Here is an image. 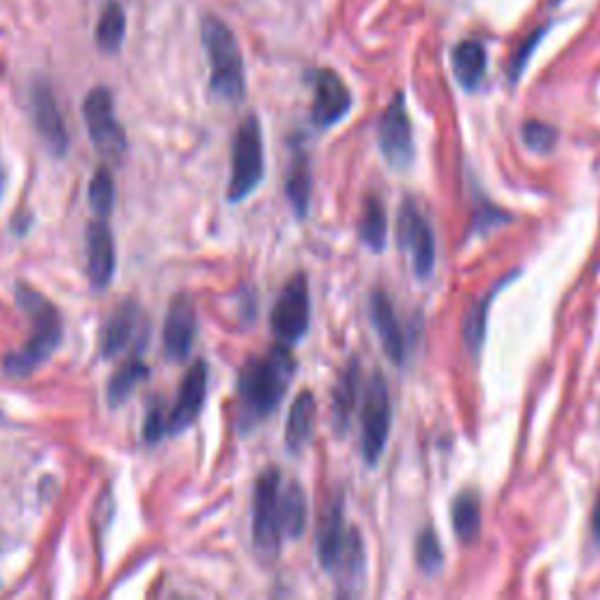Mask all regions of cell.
<instances>
[{"mask_svg": "<svg viewBox=\"0 0 600 600\" xmlns=\"http://www.w3.org/2000/svg\"><path fill=\"white\" fill-rule=\"evenodd\" d=\"M293 373H296V361L286 345L272 347L263 357H251L244 364L240 383H237L242 429H251L277 411L289 390Z\"/></svg>", "mask_w": 600, "mask_h": 600, "instance_id": "obj_1", "label": "cell"}, {"mask_svg": "<svg viewBox=\"0 0 600 600\" xmlns=\"http://www.w3.org/2000/svg\"><path fill=\"white\" fill-rule=\"evenodd\" d=\"M17 303L19 308L31 317V336H29V343H26L19 352L10 354L3 366L5 371L15 375V378H26V375L36 371V368L43 364L54 350H57L61 343V333H64V326H61L59 310L54 308L43 293L31 289V286L26 284L17 286Z\"/></svg>", "mask_w": 600, "mask_h": 600, "instance_id": "obj_2", "label": "cell"}, {"mask_svg": "<svg viewBox=\"0 0 600 600\" xmlns=\"http://www.w3.org/2000/svg\"><path fill=\"white\" fill-rule=\"evenodd\" d=\"M202 43L207 50L211 78V94L228 104H237L247 92V75H244V59L233 31L218 17L202 19Z\"/></svg>", "mask_w": 600, "mask_h": 600, "instance_id": "obj_3", "label": "cell"}, {"mask_svg": "<svg viewBox=\"0 0 600 600\" xmlns=\"http://www.w3.org/2000/svg\"><path fill=\"white\" fill-rule=\"evenodd\" d=\"M263 132L256 115H247L237 127L233 139V160H230L228 202H242L254 193L263 181Z\"/></svg>", "mask_w": 600, "mask_h": 600, "instance_id": "obj_4", "label": "cell"}, {"mask_svg": "<svg viewBox=\"0 0 600 600\" xmlns=\"http://www.w3.org/2000/svg\"><path fill=\"white\" fill-rule=\"evenodd\" d=\"M279 493H282V476L275 467L265 469L258 476L254 488V547L258 556L272 561L282 547V514H279Z\"/></svg>", "mask_w": 600, "mask_h": 600, "instance_id": "obj_5", "label": "cell"}, {"mask_svg": "<svg viewBox=\"0 0 600 600\" xmlns=\"http://www.w3.org/2000/svg\"><path fill=\"white\" fill-rule=\"evenodd\" d=\"M392 427V399L385 378L375 371L366 383L364 408H361V453L368 465L383 458Z\"/></svg>", "mask_w": 600, "mask_h": 600, "instance_id": "obj_6", "label": "cell"}, {"mask_svg": "<svg viewBox=\"0 0 600 600\" xmlns=\"http://www.w3.org/2000/svg\"><path fill=\"white\" fill-rule=\"evenodd\" d=\"M272 333L282 340L284 345L298 343L310 329V291L305 275L291 277L279 293L275 308L270 315Z\"/></svg>", "mask_w": 600, "mask_h": 600, "instance_id": "obj_7", "label": "cell"}, {"mask_svg": "<svg viewBox=\"0 0 600 600\" xmlns=\"http://www.w3.org/2000/svg\"><path fill=\"white\" fill-rule=\"evenodd\" d=\"M83 115L94 148H97L104 158H122V153H125L127 148V139L118 118H115L113 97L106 87H94V90L87 94L83 104Z\"/></svg>", "mask_w": 600, "mask_h": 600, "instance_id": "obj_8", "label": "cell"}, {"mask_svg": "<svg viewBox=\"0 0 600 600\" xmlns=\"http://www.w3.org/2000/svg\"><path fill=\"white\" fill-rule=\"evenodd\" d=\"M378 146L385 162L394 169H406L413 165L415 146H413V127L406 111V97L397 94L385 108L383 118L378 125Z\"/></svg>", "mask_w": 600, "mask_h": 600, "instance_id": "obj_9", "label": "cell"}, {"mask_svg": "<svg viewBox=\"0 0 600 600\" xmlns=\"http://www.w3.org/2000/svg\"><path fill=\"white\" fill-rule=\"evenodd\" d=\"M397 237L399 247L411 256L413 272L418 279H427L432 275L436 263V247H434V233L429 228L427 218L420 214V209L415 207L411 200L401 204L399 223H397Z\"/></svg>", "mask_w": 600, "mask_h": 600, "instance_id": "obj_10", "label": "cell"}, {"mask_svg": "<svg viewBox=\"0 0 600 600\" xmlns=\"http://www.w3.org/2000/svg\"><path fill=\"white\" fill-rule=\"evenodd\" d=\"M31 113L40 139L50 148V153L59 155V158L66 155L68 132L64 118H61L57 97H54L50 83H45V80H36L31 87Z\"/></svg>", "mask_w": 600, "mask_h": 600, "instance_id": "obj_11", "label": "cell"}, {"mask_svg": "<svg viewBox=\"0 0 600 600\" xmlns=\"http://www.w3.org/2000/svg\"><path fill=\"white\" fill-rule=\"evenodd\" d=\"M352 94L343 78L331 68L315 73V101H312V120L319 129L338 125L350 113Z\"/></svg>", "mask_w": 600, "mask_h": 600, "instance_id": "obj_12", "label": "cell"}, {"mask_svg": "<svg viewBox=\"0 0 600 600\" xmlns=\"http://www.w3.org/2000/svg\"><path fill=\"white\" fill-rule=\"evenodd\" d=\"M207 383H209V368L204 361H195L188 368L186 378L179 387V397L176 404L167 415V434H181L183 429L193 425L200 415L204 399H207Z\"/></svg>", "mask_w": 600, "mask_h": 600, "instance_id": "obj_13", "label": "cell"}, {"mask_svg": "<svg viewBox=\"0 0 600 600\" xmlns=\"http://www.w3.org/2000/svg\"><path fill=\"white\" fill-rule=\"evenodd\" d=\"M197 315L190 296H176L167 310L165 331H162V345H165L167 359L186 361L195 343Z\"/></svg>", "mask_w": 600, "mask_h": 600, "instance_id": "obj_14", "label": "cell"}, {"mask_svg": "<svg viewBox=\"0 0 600 600\" xmlns=\"http://www.w3.org/2000/svg\"><path fill=\"white\" fill-rule=\"evenodd\" d=\"M336 577L340 596H359L366 582V551L357 528H347L340 554L329 570Z\"/></svg>", "mask_w": 600, "mask_h": 600, "instance_id": "obj_15", "label": "cell"}, {"mask_svg": "<svg viewBox=\"0 0 600 600\" xmlns=\"http://www.w3.org/2000/svg\"><path fill=\"white\" fill-rule=\"evenodd\" d=\"M87 275L94 289H106L115 275V240L106 218L87 225Z\"/></svg>", "mask_w": 600, "mask_h": 600, "instance_id": "obj_16", "label": "cell"}, {"mask_svg": "<svg viewBox=\"0 0 600 600\" xmlns=\"http://www.w3.org/2000/svg\"><path fill=\"white\" fill-rule=\"evenodd\" d=\"M368 312H371V322L375 326V331H378L380 343H383L387 357H390L397 366H401L406 361V338L399 326L397 315H394L392 300L387 298L385 291L371 293Z\"/></svg>", "mask_w": 600, "mask_h": 600, "instance_id": "obj_17", "label": "cell"}, {"mask_svg": "<svg viewBox=\"0 0 600 600\" xmlns=\"http://www.w3.org/2000/svg\"><path fill=\"white\" fill-rule=\"evenodd\" d=\"M139 326V308H136L134 303L120 305V308L108 317L104 333H101V354H104L106 359H113L118 357L120 352H125L127 347L134 343L136 336H139Z\"/></svg>", "mask_w": 600, "mask_h": 600, "instance_id": "obj_18", "label": "cell"}, {"mask_svg": "<svg viewBox=\"0 0 600 600\" xmlns=\"http://www.w3.org/2000/svg\"><path fill=\"white\" fill-rule=\"evenodd\" d=\"M315 425H317V401L312 392H300L296 399H293L289 418H286V448L289 453H300L305 446H308L312 434H315Z\"/></svg>", "mask_w": 600, "mask_h": 600, "instance_id": "obj_19", "label": "cell"}, {"mask_svg": "<svg viewBox=\"0 0 600 600\" xmlns=\"http://www.w3.org/2000/svg\"><path fill=\"white\" fill-rule=\"evenodd\" d=\"M345 521H343V502L340 497L326 504L322 521H319V530H317V554H319V563L322 568L329 572L336 563V558L340 554V547L345 542Z\"/></svg>", "mask_w": 600, "mask_h": 600, "instance_id": "obj_20", "label": "cell"}, {"mask_svg": "<svg viewBox=\"0 0 600 600\" xmlns=\"http://www.w3.org/2000/svg\"><path fill=\"white\" fill-rule=\"evenodd\" d=\"M488 54L479 40H462L453 50V71L462 90L474 92L486 75Z\"/></svg>", "mask_w": 600, "mask_h": 600, "instance_id": "obj_21", "label": "cell"}, {"mask_svg": "<svg viewBox=\"0 0 600 600\" xmlns=\"http://www.w3.org/2000/svg\"><path fill=\"white\" fill-rule=\"evenodd\" d=\"M357 387H359V364L357 359H352L350 364L345 366V371L340 373L331 397V418L338 434H343L345 429L350 427L354 404H357Z\"/></svg>", "mask_w": 600, "mask_h": 600, "instance_id": "obj_22", "label": "cell"}, {"mask_svg": "<svg viewBox=\"0 0 600 600\" xmlns=\"http://www.w3.org/2000/svg\"><path fill=\"white\" fill-rule=\"evenodd\" d=\"M450 521L462 544H474L481 533V500L474 490H462L450 507Z\"/></svg>", "mask_w": 600, "mask_h": 600, "instance_id": "obj_23", "label": "cell"}, {"mask_svg": "<svg viewBox=\"0 0 600 600\" xmlns=\"http://www.w3.org/2000/svg\"><path fill=\"white\" fill-rule=\"evenodd\" d=\"M286 197L293 209L296 218H305L310 211V197H312V176H310V162L303 153H298L291 160L289 174H286Z\"/></svg>", "mask_w": 600, "mask_h": 600, "instance_id": "obj_24", "label": "cell"}, {"mask_svg": "<svg viewBox=\"0 0 600 600\" xmlns=\"http://www.w3.org/2000/svg\"><path fill=\"white\" fill-rule=\"evenodd\" d=\"M279 514H282V530L289 537H300L308 523V502L300 483L291 481L282 493H279Z\"/></svg>", "mask_w": 600, "mask_h": 600, "instance_id": "obj_25", "label": "cell"}, {"mask_svg": "<svg viewBox=\"0 0 600 600\" xmlns=\"http://www.w3.org/2000/svg\"><path fill=\"white\" fill-rule=\"evenodd\" d=\"M125 31H127V17L125 10L118 0H108L101 10L99 22H97V45L101 52L106 54H115L120 50L122 40H125Z\"/></svg>", "mask_w": 600, "mask_h": 600, "instance_id": "obj_26", "label": "cell"}, {"mask_svg": "<svg viewBox=\"0 0 600 600\" xmlns=\"http://www.w3.org/2000/svg\"><path fill=\"white\" fill-rule=\"evenodd\" d=\"M148 375V366L143 364L139 357L127 359L125 364L115 368V373L111 375V380H108V404L113 408H118L125 404L129 399V394H132L139 383H143Z\"/></svg>", "mask_w": 600, "mask_h": 600, "instance_id": "obj_27", "label": "cell"}, {"mask_svg": "<svg viewBox=\"0 0 600 600\" xmlns=\"http://www.w3.org/2000/svg\"><path fill=\"white\" fill-rule=\"evenodd\" d=\"M359 235H361V242H364L371 251H375V254L385 249L387 216L383 204H380V200L375 195L366 197L364 214H361V223H359Z\"/></svg>", "mask_w": 600, "mask_h": 600, "instance_id": "obj_28", "label": "cell"}, {"mask_svg": "<svg viewBox=\"0 0 600 600\" xmlns=\"http://www.w3.org/2000/svg\"><path fill=\"white\" fill-rule=\"evenodd\" d=\"M509 282L507 279H502L500 286H495L493 291L488 293L486 298H481L479 303L474 305L472 312H469L467 319H465V329H462V333H465V343L469 350H472V354H479L481 347H483V338H486V326H488V310L490 305H493V298L500 293L504 286H507Z\"/></svg>", "mask_w": 600, "mask_h": 600, "instance_id": "obj_29", "label": "cell"}, {"mask_svg": "<svg viewBox=\"0 0 600 600\" xmlns=\"http://www.w3.org/2000/svg\"><path fill=\"white\" fill-rule=\"evenodd\" d=\"M115 202V183L106 167H99L90 181V204L99 218H108Z\"/></svg>", "mask_w": 600, "mask_h": 600, "instance_id": "obj_30", "label": "cell"}, {"mask_svg": "<svg viewBox=\"0 0 600 600\" xmlns=\"http://www.w3.org/2000/svg\"><path fill=\"white\" fill-rule=\"evenodd\" d=\"M415 561H418L420 570L427 572V575H434V572L441 570L443 551L439 540H436L434 528H425L418 535V544H415Z\"/></svg>", "mask_w": 600, "mask_h": 600, "instance_id": "obj_31", "label": "cell"}, {"mask_svg": "<svg viewBox=\"0 0 600 600\" xmlns=\"http://www.w3.org/2000/svg\"><path fill=\"white\" fill-rule=\"evenodd\" d=\"M523 143L535 153H549L556 146L558 132L551 125H544L540 120H528L521 129Z\"/></svg>", "mask_w": 600, "mask_h": 600, "instance_id": "obj_32", "label": "cell"}, {"mask_svg": "<svg viewBox=\"0 0 600 600\" xmlns=\"http://www.w3.org/2000/svg\"><path fill=\"white\" fill-rule=\"evenodd\" d=\"M547 36V29H537L533 36H530L528 40H525V43L518 47L516 50V54H514V59H511V64H509V80L511 83H516L518 78H521V73H523V68L528 66V59H530V54L535 52V47L540 45V40Z\"/></svg>", "mask_w": 600, "mask_h": 600, "instance_id": "obj_33", "label": "cell"}, {"mask_svg": "<svg viewBox=\"0 0 600 600\" xmlns=\"http://www.w3.org/2000/svg\"><path fill=\"white\" fill-rule=\"evenodd\" d=\"M165 434H167L165 408H162V401H155V404L148 408L146 422H143V439L148 443H158Z\"/></svg>", "mask_w": 600, "mask_h": 600, "instance_id": "obj_34", "label": "cell"}, {"mask_svg": "<svg viewBox=\"0 0 600 600\" xmlns=\"http://www.w3.org/2000/svg\"><path fill=\"white\" fill-rule=\"evenodd\" d=\"M591 525H593V535H596V540L600 542V495H598L596 509H593V518H591Z\"/></svg>", "mask_w": 600, "mask_h": 600, "instance_id": "obj_35", "label": "cell"}, {"mask_svg": "<svg viewBox=\"0 0 600 600\" xmlns=\"http://www.w3.org/2000/svg\"><path fill=\"white\" fill-rule=\"evenodd\" d=\"M0 195H3V176H0Z\"/></svg>", "mask_w": 600, "mask_h": 600, "instance_id": "obj_36", "label": "cell"}, {"mask_svg": "<svg viewBox=\"0 0 600 600\" xmlns=\"http://www.w3.org/2000/svg\"><path fill=\"white\" fill-rule=\"evenodd\" d=\"M554 3H561V0H554Z\"/></svg>", "mask_w": 600, "mask_h": 600, "instance_id": "obj_37", "label": "cell"}]
</instances>
